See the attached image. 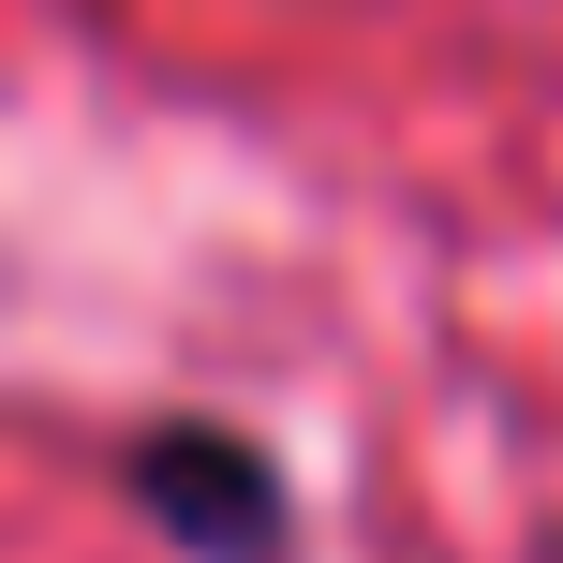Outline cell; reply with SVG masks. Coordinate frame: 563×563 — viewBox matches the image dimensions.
Instances as JSON below:
<instances>
[{
  "label": "cell",
  "instance_id": "1",
  "mask_svg": "<svg viewBox=\"0 0 563 563\" xmlns=\"http://www.w3.org/2000/svg\"><path fill=\"white\" fill-rule=\"evenodd\" d=\"M119 475H134V519H148L178 563H282V549H297V489H282V460L253 445V430H223V416L134 430Z\"/></svg>",
  "mask_w": 563,
  "mask_h": 563
}]
</instances>
